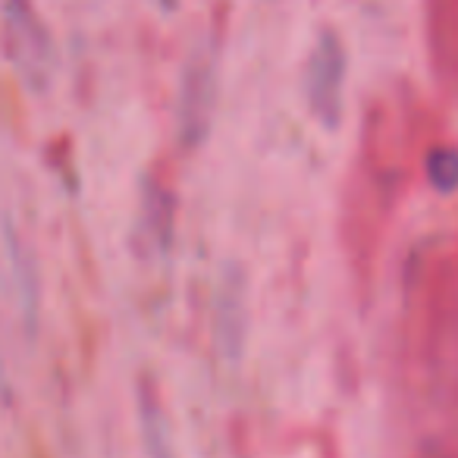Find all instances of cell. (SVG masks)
I'll return each instance as SVG.
<instances>
[{"label": "cell", "mask_w": 458, "mask_h": 458, "mask_svg": "<svg viewBox=\"0 0 458 458\" xmlns=\"http://www.w3.org/2000/svg\"><path fill=\"white\" fill-rule=\"evenodd\" d=\"M0 20H4V47L16 76L32 91H45L57 66L47 22L41 20L32 0H0Z\"/></svg>", "instance_id": "obj_1"}, {"label": "cell", "mask_w": 458, "mask_h": 458, "mask_svg": "<svg viewBox=\"0 0 458 458\" xmlns=\"http://www.w3.org/2000/svg\"><path fill=\"white\" fill-rule=\"evenodd\" d=\"M216 104V47L198 45L189 54L179 79V104L176 123L179 139L185 148H198L208 139L210 120H214Z\"/></svg>", "instance_id": "obj_2"}, {"label": "cell", "mask_w": 458, "mask_h": 458, "mask_svg": "<svg viewBox=\"0 0 458 458\" xmlns=\"http://www.w3.org/2000/svg\"><path fill=\"white\" fill-rule=\"evenodd\" d=\"M345 95V45L333 29H324L305 64V101L320 126L336 129Z\"/></svg>", "instance_id": "obj_3"}, {"label": "cell", "mask_w": 458, "mask_h": 458, "mask_svg": "<svg viewBox=\"0 0 458 458\" xmlns=\"http://www.w3.org/2000/svg\"><path fill=\"white\" fill-rule=\"evenodd\" d=\"M245 343V280L239 270L223 276V286L216 293V345L220 352L236 361Z\"/></svg>", "instance_id": "obj_4"}, {"label": "cell", "mask_w": 458, "mask_h": 458, "mask_svg": "<svg viewBox=\"0 0 458 458\" xmlns=\"http://www.w3.org/2000/svg\"><path fill=\"white\" fill-rule=\"evenodd\" d=\"M139 418H141V437H145L148 458H176L170 439V427H166L164 408H160L157 395L151 386L139 389Z\"/></svg>", "instance_id": "obj_5"}, {"label": "cell", "mask_w": 458, "mask_h": 458, "mask_svg": "<svg viewBox=\"0 0 458 458\" xmlns=\"http://www.w3.org/2000/svg\"><path fill=\"white\" fill-rule=\"evenodd\" d=\"M141 233L151 249H166L173 236V201L166 191L154 189L145 195V210H141Z\"/></svg>", "instance_id": "obj_6"}, {"label": "cell", "mask_w": 458, "mask_h": 458, "mask_svg": "<svg viewBox=\"0 0 458 458\" xmlns=\"http://www.w3.org/2000/svg\"><path fill=\"white\" fill-rule=\"evenodd\" d=\"M427 179L437 191L458 189V151L455 148H433L427 154Z\"/></svg>", "instance_id": "obj_7"}]
</instances>
